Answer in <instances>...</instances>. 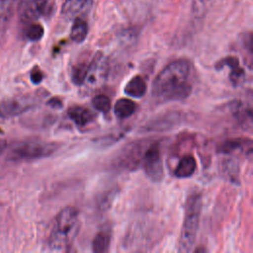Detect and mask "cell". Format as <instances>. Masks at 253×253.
<instances>
[{
	"label": "cell",
	"mask_w": 253,
	"mask_h": 253,
	"mask_svg": "<svg viewBox=\"0 0 253 253\" xmlns=\"http://www.w3.org/2000/svg\"><path fill=\"white\" fill-rule=\"evenodd\" d=\"M190 73L191 63L188 59L179 58L170 62L153 81V97L160 102L187 98L192 91V85L189 82Z\"/></svg>",
	"instance_id": "obj_1"
},
{
	"label": "cell",
	"mask_w": 253,
	"mask_h": 253,
	"mask_svg": "<svg viewBox=\"0 0 253 253\" xmlns=\"http://www.w3.org/2000/svg\"><path fill=\"white\" fill-rule=\"evenodd\" d=\"M79 230V212L74 207H66L56 215L47 238L51 250H65L73 242Z\"/></svg>",
	"instance_id": "obj_2"
},
{
	"label": "cell",
	"mask_w": 253,
	"mask_h": 253,
	"mask_svg": "<svg viewBox=\"0 0 253 253\" xmlns=\"http://www.w3.org/2000/svg\"><path fill=\"white\" fill-rule=\"evenodd\" d=\"M202 210V198L199 193L190 195L185 206V216L181 228V234L178 242L180 252H189L192 250L199 228L200 215Z\"/></svg>",
	"instance_id": "obj_3"
},
{
	"label": "cell",
	"mask_w": 253,
	"mask_h": 253,
	"mask_svg": "<svg viewBox=\"0 0 253 253\" xmlns=\"http://www.w3.org/2000/svg\"><path fill=\"white\" fill-rule=\"evenodd\" d=\"M58 144L47 141H27L15 144L7 153V160L12 162L31 161L50 156Z\"/></svg>",
	"instance_id": "obj_4"
},
{
	"label": "cell",
	"mask_w": 253,
	"mask_h": 253,
	"mask_svg": "<svg viewBox=\"0 0 253 253\" xmlns=\"http://www.w3.org/2000/svg\"><path fill=\"white\" fill-rule=\"evenodd\" d=\"M142 167L145 174L155 182L162 180L164 176L161 148L158 141L146 146L142 155Z\"/></svg>",
	"instance_id": "obj_5"
},
{
	"label": "cell",
	"mask_w": 253,
	"mask_h": 253,
	"mask_svg": "<svg viewBox=\"0 0 253 253\" xmlns=\"http://www.w3.org/2000/svg\"><path fill=\"white\" fill-rule=\"evenodd\" d=\"M37 99L31 95L13 97L0 103V109L5 119L13 118L27 112L36 105Z\"/></svg>",
	"instance_id": "obj_6"
},
{
	"label": "cell",
	"mask_w": 253,
	"mask_h": 253,
	"mask_svg": "<svg viewBox=\"0 0 253 253\" xmlns=\"http://www.w3.org/2000/svg\"><path fill=\"white\" fill-rule=\"evenodd\" d=\"M48 0H20L18 14L21 22L26 25L36 22L43 15Z\"/></svg>",
	"instance_id": "obj_7"
},
{
	"label": "cell",
	"mask_w": 253,
	"mask_h": 253,
	"mask_svg": "<svg viewBox=\"0 0 253 253\" xmlns=\"http://www.w3.org/2000/svg\"><path fill=\"white\" fill-rule=\"evenodd\" d=\"M107 73V62L102 53H97L93 59L90 61V66L88 69V73L85 78V82H87L91 86H96L100 84L106 78Z\"/></svg>",
	"instance_id": "obj_8"
},
{
	"label": "cell",
	"mask_w": 253,
	"mask_h": 253,
	"mask_svg": "<svg viewBox=\"0 0 253 253\" xmlns=\"http://www.w3.org/2000/svg\"><path fill=\"white\" fill-rule=\"evenodd\" d=\"M93 0H64L61 7V14L67 18H77L89 11Z\"/></svg>",
	"instance_id": "obj_9"
},
{
	"label": "cell",
	"mask_w": 253,
	"mask_h": 253,
	"mask_svg": "<svg viewBox=\"0 0 253 253\" xmlns=\"http://www.w3.org/2000/svg\"><path fill=\"white\" fill-rule=\"evenodd\" d=\"M239 150H248L251 152L252 150V143L251 139L247 138H229L222 141L218 147L217 151L222 154H230Z\"/></svg>",
	"instance_id": "obj_10"
},
{
	"label": "cell",
	"mask_w": 253,
	"mask_h": 253,
	"mask_svg": "<svg viewBox=\"0 0 253 253\" xmlns=\"http://www.w3.org/2000/svg\"><path fill=\"white\" fill-rule=\"evenodd\" d=\"M67 115L70 120L73 121V123L79 127L86 126L94 119V115L87 108L78 105L68 108Z\"/></svg>",
	"instance_id": "obj_11"
},
{
	"label": "cell",
	"mask_w": 253,
	"mask_h": 253,
	"mask_svg": "<svg viewBox=\"0 0 253 253\" xmlns=\"http://www.w3.org/2000/svg\"><path fill=\"white\" fill-rule=\"evenodd\" d=\"M230 67L231 69V73L229 75L231 82L236 85L239 83V81L242 79V77L244 76V71L243 69L240 67L239 65V61L235 56H227L222 58L221 60H219L215 67L216 69H220L222 67Z\"/></svg>",
	"instance_id": "obj_12"
},
{
	"label": "cell",
	"mask_w": 253,
	"mask_h": 253,
	"mask_svg": "<svg viewBox=\"0 0 253 253\" xmlns=\"http://www.w3.org/2000/svg\"><path fill=\"white\" fill-rule=\"evenodd\" d=\"M197 169V161L192 155H185L181 158L174 170L177 178H188L192 176Z\"/></svg>",
	"instance_id": "obj_13"
},
{
	"label": "cell",
	"mask_w": 253,
	"mask_h": 253,
	"mask_svg": "<svg viewBox=\"0 0 253 253\" xmlns=\"http://www.w3.org/2000/svg\"><path fill=\"white\" fill-rule=\"evenodd\" d=\"M147 90V85L145 80L139 76H133L125 86V93L132 98H140L142 97Z\"/></svg>",
	"instance_id": "obj_14"
},
{
	"label": "cell",
	"mask_w": 253,
	"mask_h": 253,
	"mask_svg": "<svg viewBox=\"0 0 253 253\" xmlns=\"http://www.w3.org/2000/svg\"><path fill=\"white\" fill-rule=\"evenodd\" d=\"M15 2L16 0H0V41L7 30Z\"/></svg>",
	"instance_id": "obj_15"
},
{
	"label": "cell",
	"mask_w": 253,
	"mask_h": 253,
	"mask_svg": "<svg viewBox=\"0 0 253 253\" xmlns=\"http://www.w3.org/2000/svg\"><path fill=\"white\" fill-rule=\"evenodd\" d=\"M135 112V104L127 98L119 99L114 107V113L119 119H126Z\"/></svg>",
	"instance_id": "obj_16"
},
{
	"label": "cell",
	"mask_w": 253,
	"mask_h": 253,
	"mask_svg": "<svg viewBox=\"0 0 253 253\" xmlns=\"http://www.w3.org/2000/svg\"><path fill=\"white\" fill-rule=\"evenodd\" d=\"M140 145L141 144L135 143L132 145V147L130 149H127L126 151L124 152V155L120 159V161L124 165L123 167L134 169L139 164V161L141 159V158H139L140 151H138L140 149Z\"/></svg>",
	"instance_id": "obj_17"
},
{
	"label": "cell",
	"mask_w": 253,
	"mask_h": 253,
	"mask_svg": "<svg viewBox=\"0 0 253 253\" xmlns=\"http://www.w3.org/2000/svg\"><path fill=\"white\" fill-rule=\"evenodd\" d=\"M87 34H88L87 23L80 17L75 18L71 28V32H70L71 40L75 42H82L86 39Z\"/></svg>",
	"instance_id": "obj_18"
},
{
	"label": "cell",
	"mask_w": 253,
	"mask_h": 253,
	"mask_svg": "<svg viewBox=\"0 0 253 253\" xmlns=\"http://www.w3.org/2000/svg\"><path fill=\"white\" fill-rule=\"evenodd\" d=\"M90 61L91 60H85L78 62L75 66L72 67V72H71V79L75 85H82L84 84L86 75L88 73V69L90 66Z\"/></svg>",
	"instance_id": "obj_19"
},
{
	"label": "cell",
	"mask_w": 253,
	"mask_h": 253,
	"mask_svg": "<svg viewBox=\"0 0 253 253\" xmlns=\"http://www.w3.org/2000/svg\"><path fill=\"white\" fill-rule=\"evenodd\" d=\"M111 241V236L108 232L100 231L98 232L92 242V250L96 253H104L109 250Z\"/></svg>",
	"instance_id": "obj_20"
},
{
	"label": "cell",
	"mask_w": 253,
	"mask_h": 253,
	"mask_svg": "<svg viewBox=\"0 0 253 253\" xmlns=\"http://www.w3.org/2000/svg\"><path fill=\"white\" fill-rule=\"evenodd\" d=\"M213 2L214 0H192V13L194 17L197 19L205 17Z\"/></svg>",
	"instance_id": "obj_21"
},
{
	"label": "cell",
	"mask_w": 253,
	"mask_h": 253,
	"mask_svg": "<svg viewBox=\"0 0 253 253\" xmlns=\"http://www.w3.org/2000/svg\"><path fill=\"white\" fill-rule=\"evenodd\" d=\"M44 34V30L42 26L39 23L32 22L27 24V29L25 31L26 38L31 42H38L40 41Z\"/></svg>",
	"instance_id": "obj_22"
},
{
	"label": "cell",
	"mask_w": 253,
	"mask_h": 253,
	"mask_svg": "<svg viewBox=\"0 0 253 253\" xmlns=\"http://www.w3.org/2000/svg\"><path fill=\"white\" fill-rule=\"evenodd\" d=\"M93 107L102 113H108L111 109V99L107 95H96L92 99Z\"/></svg>",
	"instance_id": "obj_23"
},
{
	"label": "cell",
	"mask_w": 253,
	"mask_h": 253,
	"mask_svg": "<svg viewBox=\"0 0 253 253\" xmlns=\"http://www.w3.org/2000/svg\"><path fill=\"white\" fill-rule=\"evenodd\" d=\"M30 78H31V81L34 83V84H40L42 79H43V73L42 71L38 68V67H35L31 70V74H30Z\"/></svg>",
	"instance_id": "obj_24"
},
{
	"label": "cell",
	"mask_w": 253,
	"mask_h": 253,
	"mask_svg": "<svg viewBox=\"0 0 253 253\" xmlns=\"http://www.w3.org/2000/svg\"><path fill=\"white\" fill-rule=\"evenodd\" d=\"M47 106H49L52 109H60L62 107V102L59 98L53 97L47 101Z\"/></svg>",
	"instance_id": "obj_25"
},
{
	"label": "cell",
	"mask_w": 253,
	"mask_h": 253,
	"mask_svg": "<svg viewBox=\"0 0 253 253\" xmlns=\"http://www.w3.org/2000/svg\"><path fill=\"white\" fill-rule=\"evenodd\" d=\"M7 141L5 139H0V155L7 149Z\"/></svg>",
	"instance_id": "obj_26"
},
{
	"label": "cell",
	"mask_w": 253,
	"mask_h": 253,
	"mask_svg": "<svg viewBox=\"0 0 253 253\" xmlns=\"http://www.w3.org/2000/svg\"><path fill=\"white\" fill-rule=\"evenodd\" d=\"M5 120H6V119H5L3 113H2V111H1V109H0V123L3 122V121H5Z\"/></svg>",
	"instance_id": "obj_27"
}]
</instances>
